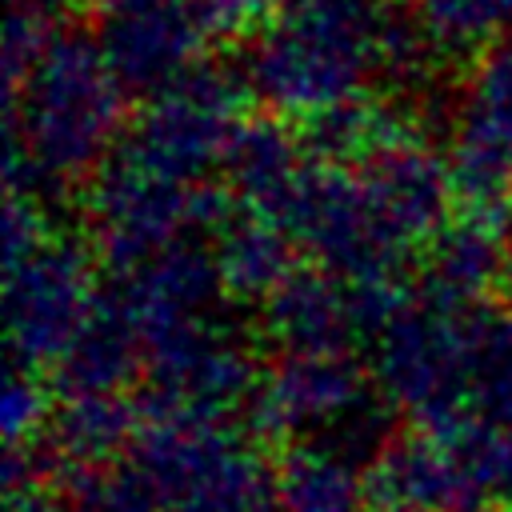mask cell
Instances as JSON below:
<instances>
[{"instance_id": "1", "label": "cell", "mask_w": 512, "mask_h": 512, "mask_svg": "<svg viewBox=\"0 0 512 512\" xmlns=\"http://www.w3.org/2000/svg\"><path fill=\"white\" fill-rule=\"evenodd\" d=\"M428 64L404 0H292L248 40L244 84L272 116L304 124L380 84H412Z\"/></svg>"}, {"instance_id": "2", "label": "cell", "mask_w": 512, "mask_h": 512, "mask_svg": "<svg viewBox=\"0 0 512 512\" xmlns=\"http://www.w3.org/2000/svg\"><path fill=\"white\" fill-rule=\"evenodd\" d=\"M4 184L36 196L88 184L128 128V88L96 36L52 32L20 80L4 84Z\"/></svg>"}, {"instance_id": "3", "label": "cell", "mask_w": 512, "mask_h": 512, "mask_svg": "<svg viewBox=\"0 0 512 512\" xmlns=\"http://www.w3.org/2000/svg\"><path fill=\"white\" fill-rule=\"evenodd\" d=\"M484 300H452L420 284L372 336V376L416 428L472 424V368Z\"/></svg>"}, {"instance_id": "4", "label": "cell", "mask_w": 512, "mask_h": 512, "mask_svg": "<svg viewBox=\"0 0 512 512\" xmlns=\"http://www.w3.org/2000/svg\"><path fill=\"white\" fill-rule=\"evenodd\" d=\"M388 396L352 352H284L256 384L248 420L288 444H336L364 464L388 440Z\"/></svg>"}, {"instance_id": "5", "label": "cell", "mask_w": 512, "mask_h": 512, "mask_svg": "<svg viewBox=\"0 0 512 512\" xmlns=\"http://www.w3.org/2000/svg\"><path fill=\"white\" fill-rule=\"evenodd\" d=\"M128 460L168 512H276V468L228 420L144 416Z\"/></svg>"}, {"instance_id": "6", "label": "cell", "mask_w": 512, "mask_h": 512, "mask_svg": "<svg viewBox=\"0 0 512 512\" xmlns=\"http://www.w3.org/2000/svg\"><path fill=\"white\" fill-rule=\"evenodd\" d=\"M248 96L244 76L200 64L148 96L112 156L172 184H208L232 156Z\"/></svg>"}, {"instance_id": "7", "label": "cell", "mask_w": 512, "mask_h": 512, "mask_svg": "<svg viewBox=\"0 0 512 512\" xmlns=\"http://www.w3.org/2000/svg\"><path fill=\"white\" fill-rule=\"evenodd\" d=\"M268 216L284 224L296 248L316 256L320 268L344 276L348 284L404 280L408 256L384 232L360 172L348 164L308 152V164Z\"/></svg>"}, {"instance_id": "8", "label": "cell", "mask_w": 512, "mask_h": 512, "mask_svg": "<svg viewBox=\"0 0 512 512\" xmlns=\"http://www.w3.org/2000/svg\"><path fill=\"white\" fill-rule=\"evenodd\" d=\"M228 208L232 200L212 184H172L116 156L88 180L92 248L116 272L136 268L196 232L208 236Z\"/></svg>"}, {"instance_id": "9", "label": "cell", "mask_w": 512, "mask_h": 512, "mask_svg": "<svg viewBox=\"0 0 512 512\" xmlns=\"http://www.w3.org/2000/svg\"><path fill=\"white\" fill-rule=\"evenodd\" d=\"M4 308L12 364L56 368L100 304L96 248L48 228L28 252L4 260Z\"/></svg>"}, {"instance_id": "10", "label": "cell", "mask_w": 512, "mask_h": 512, "mask_svg": "<svg viewBox=\"0 0 512 512\" xmlns=\"http://www.w3.org/2000/svg\"><path fill=\"white\" fill-rule=\"evenodd\" d=\"M144 416L232 420L248 412L260 372L248 340L216 312L144 348Z\"/></svg>"}, {"instance_id": "11", "label": "cell", "mask_w": 512, "mask_h": 512, "mask_svg": "<svg viewBox=\"0 0 512 512\" xmlns=\"http://www.w3.org/2000/svg\"><path fill=\"white\" fill-rule=\"evenodd\" d=\"M96 44L128 92L152 96L192 68L212 44L196 0H96Z\"/></svg>"}, {"instance_id": "12", "label": "cell", "mask_w": 512, "mask_h": 512, "mask_svg": "<svg viewBox=\"0 0 512 512\" xmlns=\"http://www.w3.org/2000/svg\"><path fill=\"white\" fill-rule=\"evenodd\" d=\"M356 172L392 244L408 260L424 256V248L440 236V228L456 212L448 152H436L424 128H412L400 140L384 144L364 164H356Z\"/></svg>"}, {"instance_id": "13", "label": "cell", "mask_w": 512, "mask_h": 512, "mask_svg": "<svg viewBox=\"0 0 512 512\" xmlns=\"http://www.w3.org/2000/svg\"><path fill=\"white\" fill-rule=\"evenodd\" d=\"M364 476L372 512H460L480 500L456 432L416 428L388 436Z\"/></svg>"}, {"instance_id": "14", "label": "cell", "mask_w": 512, "mask_h": 512, "mask_svg": "<svg viewBox=\"0 0 512 512\" xmlns=\"http://www.w3.org/2000/svg\"><path fill=\"white\" fill-rule=\"evenodd\" d=\"M260 336L284 352H348L364 340L356 292L328 268H292L260 300Z\"/></svg>"}, {"instance_id": "15", "label": "cell", "mask_w": 512, "mask_h": 512, "mask_svg": "<svg viewBox=\"0 0 512 512\" xmlns=\"http://www.w3.org/2000/svg\"><path fill=\"white\" fill-rule=\"evenodd\" d=\"M144 424V408H136L124 392H72L60 408H52L44 432L28 444L40 448L48 476L68 472L80 476L88 468H104L124 460Z\"/></svg>"}, {"instance_id": "16", "label": "cell", "mask_w": 512, "mask_h": 512, "mask_svg": "<svg viewBox=\"0 0 512 512\" xmlns=\"http://www.w3.org/2000/svg\"><path fill=\"white\" fill-rule=\"evenodd\" d=\"M212 260L224 280V292L232 300H264L296 264L292 248L296 240L284 232L280 220H272L260 208H228L212 224Z\"/></svg>"}, {"instance_id": "17", "label": "cell", "mask_w": 512, "mask_h": 512, "mask_svg": "<svg viewBox=\"0 0 512 512\" xmlns=\"http://www.w3.org/2000/svg\"><path fill=\"white\" fill-rule=\"evenodd\" d=\"M144 368V344L128 312L112 292H100L96 312L56 360L52 376L64 396L72 392H124L128 380Z\"/></svg>"}, {"instance_id": "18", "label": "cell", "mask_w": 512, "mask_h": 512, "mask_svg": "<svg viewBox=\"0 0 512 512\" xmlns=\"http://www.w3.org/2000/svg\"><path fill=\"white\" fill-rule=\"evenodd\" d=\"M280 512H372L364 460L320 440L288 444L276 464Z\"/></svg>"}, {"instance_id": "19", "label": "cell", "mask_w": 512, "mask_h": 512, "mask_svg": "<svg viewBox=\"0 0 512 512\" xmlns=\"http://www.w3.org/2000/svg\"><path fill=\"white\" fill-rule=\"evenodd\" d=\"M496 284H504L500 220L456 208L440 236L424 248V288L452 300H488Z\"/></svg>"}, {"instance_id": "20", "label": "cell", "mask_w": 512, "mask_h": 512, "mask_svg": "<svg viewBox=\"0 0 512 512\" xmlns=\"http://www.w3.org/2000/svg\"><path fill=\"white\" fill-rule=\"evenodd\" d=\"M304 164H308V148L300 140V128L292 132L288 120H280V116L244 120V128L232 144V156L224 164L228 192L248 208L272 212Z\"/></svg>"}, {"instance_id": "21", "label": "cell", "mask_w": 512, "mask_h": 512, "mask_svg": "<svg viewBox=\"0 0 512 512\" xmlns=\"http://www.w3.org/2000/svg\"><path fill=\"white\" fill-rule=\"evenodd\" d=\"M436 64H476L512 32V0H404Z\"/></svg>"}, {"instance_id": "22", "label": "cell", "mask_w": 512, "mask_h": 512, "mask_svg": "<svg viewBox=\"0 0 512 512\" xmlns=\"http://www.w3.org/2000/svg\"><path fill=\"white\" fill-rule=\"evenodd\" d=\"M456 124L492 136L496 144L512 148V32L500 36L476 64L464 84Z\"/></svg>"}, {"instance_id": "23", "label": "cell", "mask_w": 512, "mask_h": 512, "mask_svg": "<svg viewBox=\"0 0 512 512\" xmlns=\"http://www.w3.org/2000/svg\"><path fill=\"white\" fill-rule=\"evenodd\" d=\"M512 420V312H480L476 368H472V424Z\"/></svg>"}, {"instance_id": "24", "label": "cell", "mask_w": 512, "mask_h": 512, "mask_svg": "<svg viewBox=\"0 0 512 512\" xmlns=\"http://www.w3.org/2000/svg\"><path fill=\"white\" fill-rule=\"evenodd\" d=\"M476 496L500 508H512V420L504 424H468L456 432Z\"/></svg>"}, {"instance_id": "25", "label": "cell", "mask_w": 512, "mask_h": 512, "mask_svg": "<svg viewBox=\"0 0 512 512\" xmlns=\"http://www.w3.org/2000/svg\"><path fill=\"white\" fill-rule=\"evenodd\" d=\"M48 416H52V396H48V384L40 380V368L12 364L4 380V396H0V424H4L8 444L36 440Z\"/></svg>"}, {"instance_id": "26", "label": "cell", "mask_w": 512, "mask_h": 512, "mask_svg": "<svg viewBox=\"0 0 512 512\" xmlns=\"http://www.w3.org/2000/svg\"><path fill=\"white\" fill-rule=\"evenodd\" d=\"M212 44H248L280 12V0H196Z\"/></svg>"}, {"instance_id": "27", "label": "cell", "mask_w": 512, "mask_h": 512, "mask_svg": "<svg viewBox=\"0 0 512 512\" xmlns=\"http://www.w3.org/2000/svg\"><path fill=\"white\" fill-rule=\"evenodd\" d=\"M4 512H72V504L64 496H56V488L48 480H16V484H8Z\"/></svg>"}, {"instance_id": "28", "label": "cell", "mask_w": 512, "mask_h": 512, "mask_svg": "<svg viewBox=\"0 0 512 512\" xmlns=\"http://www.w3.org/2000/svg\"><path fill=\"white\" fill-rule=\"evenodd\" d=\"M96 0H8V12H24V16H36L44 24H60L64 16L88 8Z\"/></svg>"}, {"instance_id": "29", "label": "cell", "mask_w": 512, "mask_h": 512, "mask_svg": "<svg viewBox=\"0 0 512 512\" xmlns=\"http://www.w3.org/2000/svg\"><path fill=\"white\" fill-rule=\"evenodd\" d=\"M500 240H504V288H512V196L500 216Z\"/></svg>"}]
</instances>
